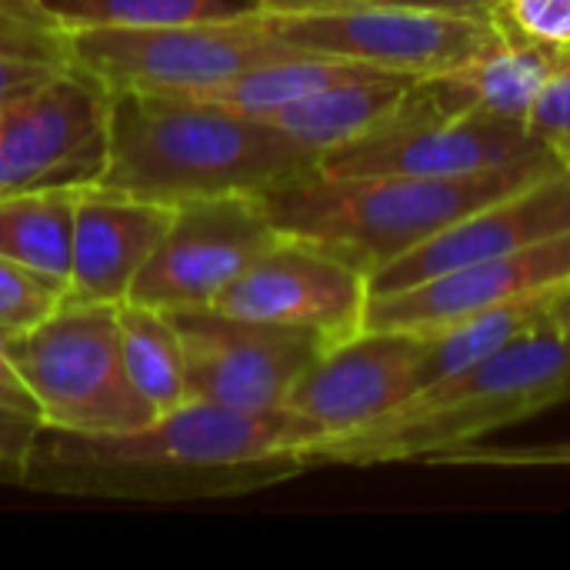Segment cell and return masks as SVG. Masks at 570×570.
<instances>
[{"mask_svg": "<svg viewBox=\"0 0 570 570\" xmlns=\"http://www.w3.org/2000/svg\"><path fill=\"white\" fill-rule=\"evenodd\" d=\"M324 428L284 411H230L187 401L120 434L40 428L20 484L50 494L217 498L247 494L307 471L304 454Z\"/></svg>", "mask_w": 570, "mask_h": 570, "instance_id": "obj_1", "label": "cell"}, {"mask_svg": "<svg viewBox=\"0 0 570 570\" xmlns=\"http://www.w3.org/2000/svg\"><path fill=\"white\" fill-rule=\"evenodd\" d=\"M317 160V150L264 117L177 94L110 90L107 167L90 187L177 207L254 197Z\"/></svg>", "mask_w": 570, "mask_h": 570, "instance_id": "obj_2", "label": "cell"}, {"mask_svg": "<svg viewBox=\"0 0 570 570\" xmlns=\"http://www.w3.org/2000/svg\"><path fill=\"white\" fill-rule=\"evenodd\" d=\"M558 170L521 164L471 177L327 174L317 164L254 194L281 237L317 244L367 277L464 214Z\"/></svg>", "mask_w": 570, "mask_h": 570, "instance_id": "obj_3", "label": "cell"}, {"mask_svg": "<svg viewBox=\"0 0 570 570\" xmlns=\"http://www.w3.org/2000/svg\"><path fill=\"white\" fill-rule=\"evenodd\" d=\"M564 401H570V344L541 321L488 361L414 391L381 421L321 438L307 448L304 464H431Z\"/></svg>", "mask_w": 570, "mask_h": 570, "instance_id": "obj_4", "label": "cell"}, {"mask_svg": "<svg viewBox=\"0 0 570 570\" xmlns=\"http://www.w3.org/2000/svg\"><path fill=\"white\" fill-rule=\"evenodd\" d=\"M7 351L40 411V428L120 434L157 417L127 377L117 304L63 297L40 324L10 334Z\"/></svg>", "mask_w": 570, "mask_h": 570, "instance_id": "obj_5", "label": "cell"}, {"mask_svg": "<svg viewBox=\"0 0 570 570\" xmlns=\"http://www.w3.org/2000/svg\"><path fill=\"white\" fill-rule=\"evenodd\" d=\"M67 53L107 90L194 94L250 67L304 53L281 40L264 17L177 27L67 30Z\"/></svg>", "mask_w": 570, "mask_h": 570, "instance_id": "obj_6", "label": "cell"}, {"mask_svg": "<svg viewBox=\"0 0 570 570\" xmlns=\"http://www.w3.org/2000/svg\"><path fill=\"white\" fill-rule=\"evenodd\" d=\"M261 17L281 40L304 53L361 60L407 77H431L464 67L508 37L494 3L488 10L394 3L364 10Z\"/></svg>", "mask_w": 570, "mask_h": 570, "instance_id": "obj_7", "label": "cell"}, {"mask_svg": "<svg viewBox=\"0 0 570 570\" xmlns=\"http://www.w3.org/2000/svg\"><path fill=\"white\" fill-rule=\"evenodd\" d=\"M110 90L73 60L0 104V197L90 187L107 167Z\"/></svg>", "mask_w": 570, "mask_h": 570, "instance_id": "obj_8", "label": "cell"}, {"mask_svg": "<svg viewBox=\"0 0 570 570\" xmlns=\"http://www.w3.org/2000/svg\"><path fill=\"white\" fill-rule=\"evenodd\" d=\"M184 344L187 401L230 411H284L301 374L327 351L314 331L230 317L214 307L167 311Z\"/></svg>", "mask_w": 570, "mask_h": 570, "instance_id": "obj_9", "label": "cell"}, {"mask_svg": "<svg viewBox=\"0 0 570 570\" xmlns=\"http://www.w3.org/2000/svg\"><path fill=\"white\" fill-rule=\"evenodd\" d=\"M404 97V94H401ZM521 164H554L528 124L498 117H434L404 110L401 100L384 124L321 154L327 174H414L471 177ZM558 167V164H554ZM561 170V167H558Z\"/></svg>", "mask_w": 570, "mask_h": 570, "instance_id": "obj_10", "label": "cell"}, {"mask_svg": "<svg viewBox=\"0 0 570 570\" xmlns=\"http://www.w3.org/2000/svg\"><path fill=\"white\" fill-rule=\"evenodd\" d=\"M277 237L257 197L230 194L177 204L127 301L157 311L210 307Z\"/></svg>", "mask_w": 570, "mask_h": 570, "instance_id": "obj_11", "label": "cell"}, {"mask_svg": "<svg viewBox=\"0 0 570 570\" xmlns=\"http://www.w3.org/2000/svg\"><path fill=\"white\" fill-rule=\"evenodd\" d=\"M371 277L344 257L297 240L277 237L210 307L244 321L314 331L337 347L367 331Z\"/></svg>", "mask_w": 570, "mask_h": 570, "instance_id": "obj_12", "label": "cell"}, {"mask_svg": "<svg viewBox=\"0 0 570 570\" xmlns=\"http://www.w3.org/2000/svg\"><path fill=\"white\" fill-rule=\"evenodd\" d=\"M570 284V230L404 291L371 294L367 331L431 334L464 317L554 297Z\"/></svg>", "mask_w": 570, "mask_h": 570, "instance_id": "obj_13", "label": "cell"}, {"mask_svg": "<svg viewBox=\"0 0 570 570\" xmlns=\"http://www.w3.org/2000/svg\"><path fill=\"white\" fill-rule=\"evenodd\" d=\"M570 230V174L551 170L428 237L371 274V294H391L421 281L474 267L518 247Z\"/></svg>", "mask_w": 570, "mask_h": 570, "instance_id": "obj_14", "label": "cell"}, {"mask_svg": "<svg viewBox=\"0 0 570 570\" xmlns=\"http://www.w3.org/2000/svg\"><path fill=\"white\" fill-rule=\"evenodd\" d=\"M421 347V334L361 331L301 374L287 407L321 424L324 438L374 424L417 391Z\"/></svg>", "mask_w": 570, "mask_h": 570, "instance_id": "obj_15", "label": "cell"}, {"mask_svg": "<svg viewBox=\"0 0 570 570\" xmlns=\"http://www.w3.org/2000/svg\"><path fill=\"white\" fill-rule=\"evenodd\" d=\"M174 220V207L104 187H77L67 301L124 304Z\"/></svg>", "mask_w": 570, "mask_h": 570, "instance_id": "obj_16", "label": "cell"}, {"mask_svg": "<svg viewBox=\"0 0 570 570\" xmlns=\"http://www.w3.org/2000/svg\"><path fill=\"white\" fill-rule=\"evenodd\" d=\"M411 80L417 77L391 73V77H374V80L337 83L311 97H301L287 107H277L264 114V120L291 134L304 147L317 150L321 157L324 150L347 144L354 137H364L367 130L384 124Z\"/></svg>", "mask_w": 570, "mask_h": 570, "instance_id": "obj_17", "label": "cell"}, {"mask_svg": "<svg viewBox=\"0 0 570 570\" xmlns=\"http://www.w3.org/2000/svg\"><path fill=\"white\" fill-rule=\"evenodd\" d=\"M374 77H391V70H381V67L361 63V60H344V57L294 53V57L250 67V70L234 73L220 83H210V87L194 90V94H177V97L224 104V107H234L240 114L264 117V114L287 107L301 97H311L317 90H327L337 83H354V80H374Z\"/></svg>", "mask_w": 570, "mask_h": 570, "instance_id": "obj_18", "label": "cell"}, {"mask_svg": "<svg viewBox=\"0 0 570 570\" xmlns=\"http://www.w3.org/2000/svg\"><path fill=\"white\" fill-rule=\"evenodd\" d=\"M77 190H23L0 197V257L67 291Z\"/></svg>", "mask_w": 570, "mask_h": 570, "instance_id": "obj_19", "label": "cell"}, {"mask_svg": "<svg viewBox=\"0 0 570 570\" xmlns=\"http://www.w3.org/2000/svg\"><path fill=\"white\" fill-rule=\"evenodd\" d=\"M120 357L130 384L150 404L154 414L177 411L187 404V364L177 327L167 311L144 304H117Z\"/></svg>", "mask_w": 570, "mask_h": 570, "instance_id": "obj_20", "label": "cell"}, {"mask_svg": "<svg viewBox=\"0 0 570 570\" xmlns=\"http://www.w3.org/2000/svg\"><path fill=\"white\" fill-rule=\"evenodd\" d=\"M33 10L60 33L97 27H177L257 17L261 0H33Z\"/></svg>", "mask_w": 570, "mask_h": 570, "instance_id": "obj_21", "label": "cell"}, {"mask_svg": "<svg viewBox=\"0 0 570 570\" xmlns=\"http://www.w3.org/2000/svg\"><path fill=\"white\" fill-rule=\"evenodd\" d=\"M548 301L551 297L494 307V311L464 317L458 324H448L441 331L421 334L424 347H421V364H417V391L511 347L518 337H524L544 321Z\"/></svg>", "mask_w": 570, "mask_h": 570, "instance_id": "obj_22", "label": "cell"}, {"mask_svg": "<svg viewBox=\"0 0 570 570\" xmlns=\"http://www.w3.org/2000/svg\"><path fill=\"white\" fill-rule=\"evenodd\" d=\"M70 63L63 33L43 20L0 10V104L27 94Z\"/></svg>", "mask_w": 570, "mask_h": 570, "instance_id": "obj_23", "label": "cell"}, {"mask_svg": "<svg viewBox=\"0 0 570 570\" xmlns=\"http://www.w3.org/2000/svg\"><path fill=\"white\" fill-rule=\"evenodd\" d=\"M60 301H63V291L43 284L40 277L0 257V334L10 337V334L30 331Z\"/></svg>", "mask_w": 570, "mask_h": 570, "instance_id": "obj_24", "label": "cell"}, {"mask_svg": "<svg viewBox=\"0 0 570 570\" xmlns=\"http://www.w3.org/2000/svg\"><path fill=\"white\" fill-rule=\"evenodd\" d=\"M528 130L544 147V154L570 174V50L538 94L528 114Z\"/></svg>", "mask_w": 570, "mask_h": 570, "instance_id": "obj_25", "label": "cell"}, {"mask_svg": "<svg viewBox=\"0 0 570 570\" xmlns=\"http://www.w3.org/2000/svg\"><path fill=\"white\" fill-rule=\"evenodd\" d=\"M494 10L514 37L570 47V0H494Z\"/></svg>", "mask_w": 570, "mask_h": 570, "instance_id": "obj_26", "label": "cell"}, {"mask_svg": "<svg viewBox=\"0 0 570 570\" xmlns=\"http://www.w3.org/2000/svg\"><path fill=\"white\" fill-rule=\"evenodd\" d=\"M431 464L444 468H570V438L554 444H521V448H488L468 444L451 454H441Z\"/></svg>", "mask_w": 570, "mask_h": 570, "instance_id": "obj_27", "label": "cell"}, {"mask_svg": "<svg viewBox=\"0 0 570 570\" xmlns=\"http://www.w3.org/2000/svg\"><path fill=\"white\" fill-rule=\"evenodd\" d=\"M444 7V10H488L484 0H261L264 13H327V10H364V7Z\"/></svg>", "mask_w": 570, "mask_h": 570, "instance_id": "obj_28", "label": "cell"}, {"mask_svg": "<svg viewBox=\"0 0 570 570\" xmlns=\"http://www.w3.org/2000/svg\"><path fill=\"white\" fill-rule=\"evenodd\" d=\"M37 431H40L37 421L17 417V414L0 407V478L20 481V471H23V461L30 454Z\"/></svg>", "mask_w": 570, "mask_h": 570, "instance_id": "obj_29", "label": "cell"}, {"mask_svg": "<svg viewBox=\"0 0 570 570\" xmlns=\"http://www.w3.org/2000/svg\"><path fill=\"white\" fill-rule=\"evenodd\" d=\"M0 407L17 414V417H27V421H37L40 424V411L23 384V377L17 374L13 361H10V351H7V334H0Z\"/></svg>", "mask_w": 570, "mask_h": 570, "instance_id": "obj_30", "label": "cell"}, {"mask_svg": "<svg viewBox=\"0 0 570 570\" xmlns=\"http://www.w3.org/2000/svg\"><path fill=\"white\" fill-rule=\"evenodd\" d=\"M544 324H548L551 331H558V334H561V337L570 344V284L548 301Z\"/></svg>", "mask_w": 570, "mask_h": 570, "instance_id": "obj_31", "label": "cell"}, {"mask_svg": "<svg viewBox=\"0 0 570 570\" xmlns=\"http://www.w3.org/2000/svg\"><path fill=\"white\" fill-rule=\"evenodd\" d=\"M0 10L3 13H17V17H30V20H43L37 10H33V0H0ZM47 23V20H43Z\"/></svg>", "mask_w": 570, "mask_h": 570, "instance_id": "obj_32", "label": "cell"}, {"mask_svg": "<svg viewBox=\"0 0 570 570\" xmlns=\"http://www.w3.org/2000/svg\"><path fill=\"white\" fill-rule=\"evenodd\" d=\"M484 3H494V0H484Z\"/></svg>", "mask_w": 570, "mask_h": 570, "instance_id": "obj_33", "label": "cell"}]
</instances>
